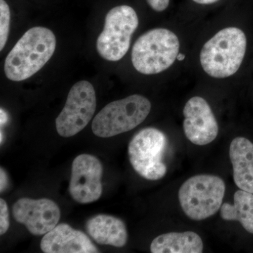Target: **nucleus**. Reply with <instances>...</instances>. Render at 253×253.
<instances>
[{
  "instance_id": "17",
  "label": "nucleus",
  "mask_w": 253,
  "mask_h": 253,
  "mask_svg": "<svg viewBox=\"0 0 253 253\" xmlns=\"http://www.w3.org/2000/svg\"><path fill=\"white\" fill-rule=\"evenodd\" d=\"M10 9L4 0H0V50L4 49L9 37Z\"/></svg>"
},
{
  "instance_id": "22",
  "label": "nucleus",
  "mask_w": 253,
  "mask_h": 253,
  "mask_svg": "<svg viewBox=\"0 0 253 253\" xmlns=\"http://www.w3.org/2000/svg\"><path fill=\"white\" fill-rule=\"evenodd\" d=\"M0 113H1V121H1V126H2V125H4L5 123L7 122L8 116L6 113L2 109H1Z\"/></svg>"
},
{
  "instance_id": "6",
  "label": "nucleus",
  "mask_w": 253,
  "mask_h": 253,
  "mask_svg": "<svg viewBox=\"0 0 253 253\" xmlns=\"http://www.w3.org/2000/svg\"><path fill=\"white\" fill-rule=\"evenodd\" d=\"M168 139L162 131L154 127L141 129L133 136L128 146V156L133 169L148 180L162 179L168 168L163 158Z\"/></svg>"
},
{
  "instance_id": "14",
  "label": "nucleus",
  "mask_w": 253,
  "mask_h": 253,
  "mask_svg": "<svg viewBox=\"0 0 253 253\" xmlns=\"http://www.w3.org/2000/svg\"><path fill=\"white\" fill-rule=\"evenodd\" d=\"M89 235L101 245L122 248L127 242L128 234L124 221L107 214L91 217L86 224Z\"/></svg>"
},
{
  "instance_id": "21",
  "label": "nucleus",
  "mask_w": 253,
  "mask_h": 253,
  "mask_svg": "<svg viewBox=\"0 0 253 253\" xmlns=\"http://www.w3.org/2000/svg\"><path fill=\"white\" fill-rule=\"evenodd\" d=\"M193 1L200 4H211L219 1V0H193Z\"/></svg>"
},
{
  "instance_id": "4",
  "label": "nucleus",
  "mask_w": 253,
  "mask_h": 253,
  "mask_svg": "<svg viewBox=\"0 0 253 253\" xmlns=\"http://www.w3.org/2000/svg\"><path fill=\"white\" fill-rule=\"evenodd\" d=\"M225 183L219 176L199 174L183 183L178 192L181 209L190 219L204 220L220 210Z\"/></svg>"
},
{
  "instance_id": "13",
  "label": "nucleus",
  "mask_w": 253,
  "mask_h": 253,
  "mask_svg": "<svg viewBox=\"0 0 253 253\" xmlns=\"http://www.w3.org/2000/svg\"><path fill=\"white\" fill-rule=\"evenodd\" d=\"M229 158L236 185L253 194V143L246 138H234L229 147Z\"/></svg>"
},
{
  "instance_id": "9",
  "label": "nucleus",
  "mask_w": 253,
  "mask_h": 253,
  "mask_svg": "<svg viewBox=\"0 0 253 253\" xmlns=\"http://www.w3.org/2000/svg\"><path fill=\"white\" fill-rule=\"evenodd\" d=\"M103 172L102 164L92 155L81 154L75 158L68 188L73 199L81 204L98 201L103 192Z\"/></svg>"
},
{
  "instance_id": "15",
  "label": "nucleus",
  "mask_w": 253,
  "mask_h": 253,
  "mask_svg": "<svg viewBox=\"0 0 253 253\" xmlns=\"http://www.w3.org/2000/svg\"><path fill=\"white\" fill-rule=\"evenodd\" d=\"M150 251L152 253H201L204 243L199 234L193 231L168 233L154 239Z\"/></svg>"
},
{
  "instance_id": "11",
  "label": "nucleus",
  "mask_w": 253,
  "mask_h": 253,
  "mask_svg": "<svg viewBox=\"0 0 253 253\" xmlns=\"http://www.w3.org/2000/svg\"><path fill=\"white\" fill-rule=\"evenodd\" d=\"M184 134L198 146L211 144L217 138L219 126L211 106L204 98L194 96L186 102L184 110Z\"/></svg>"
},
{
  "instance_id": "12",
  "label": "nucleus",
  "mask_w": 253,
  "mask_h": 253,
  "mask_svg": "<svg viewBox=\"0 0 253 253\" xmlns=\"http://www.w3.org/2000/svg\"><path fill=\"white\" fill-rule=\"evenodd\" d=\"M41 248L45 253H97V248L83 231L60 224L44 234Z\"/></svg>"
},
{
  "instance_id": "3",
  "label": "nucleus",
  "mask_w": 253,
  "mask_h": 253,
  "mask_svg": "<svg viewBox=\"0 0 253 253\" xmlns=\"http://www.w3.org/2000/svg\"><path fill=\"white\" fill-rule=\"evenodd\" d=\"M179 54L177 36L166 28H156L146 32L134 43L131 62L141 74H158L170 67Z\"/></svg>"
},
{
  "instance_id": "2",
  "label": "nucleus",
  "mask_w": 253,
  "mask_h": 253,
  "mask_svg": "<svg viewBox=\"0 0 253 253\" xmlns=\"http://www.w3.org/2000/svg\"><path fill=\"white\" fill-rule=\"evenodd\" d=\"M246 46V35L239 28L221 30L203 46L200 54L201 66L211 77H230L239 71Z\"/></svg>"
},
{
  "instance_id": "1",
  "label": "nucleus",
  "mask_w": 253,
  "mask_h": 253,
  "mask_svg": "<svg viewBox=\"0 0 253 253\" xmlns=\"http://www.w3.org/2000/svg\"><path fill=\"white\" fill-rule=\"evenodd\" d=\"M56 46V37L51 30L41 26L28 30L5 59L6 78L20 82L34 76L51 59Z\"/></svg>"
},
{
  "instance_id": "20",
  "label": "nucleus",
  "mask_w": 253,
  "mask_h": 253,
  "mask_svg": "<svg viewBox=\"0 0 253 253\" xmlns=\"http://www.w3.org/2000/svg\"><path fill=\"white\" fill-rule=\"evenodd\" d=\"M9 179L6 174V171L3 169V168H0V191L2 193L8 186Z\"/></svg>"
},
{
  "instance_id": "5",
  "label": "nucleus",
  "mask_w": 253,
  "mask_h": 253,
  "mask_svg": "<svg viewBox=\"0 0 253 253\" xmlns=\"http://www.w3.org/2000/svg\"><path fill=\"white\" fill-rule=\"evenodd\" d=\"M149 100L139 94L113 101L94 118L91 129L95 135L109 138L134 129L145 121L151 111Z\"/></svg>"
},
{
  "instance_id": "7",
  "label": "nucleus",
  "mask_w": 253,
  "mask_h": 253,
  "mask_svg": "<svg viewBox=\"0 0 253 253\" xmlns=\"http://www.w3.org/2000/svg\"><path fill=\"white\" fill-rule=\"evenodd\" d=\"M138 26L139 18L131 6L122 5L110 10L96 42L100 56L109 61L122 59L129 49L131 36Z\"/></svg>"
},
{
  "instance_id": "18",
  "label": "nucleus",
  "mask_w": 253,
  "mask_h": 253,
  "mask_svg": "<svg viewBox=\"0 0 253 253\" xmlns=\"http://www.w3.org/2000/svg\"><path fill=\"white\" fill-rule=\"evenodd\" d=\"M10 226L9 209L4 199H0V235H3Z\"/></svg>"
},
{
  "instance_id": "19",
  "label": "nucleus",
  "mask_w": 253,
  "mask_h": 253,
  "mask_svg": "<svg viewBox=\"0 0 253 253\" xmlns=\"http://www.w3.org/2000/svg\"><path fill=\"white\" fill-rule=\"evenodd\" d=\"M149 6L158 12L165 11L169 4V0H146Z\"/></svg>"
},
{
  "instance_id": "8",
  "label": "nucleus",
  "mask_w": 253,
  "mask_h": 253,
  "mask_svg": "<svg viewBox=\"0 0 253 253\" xmlns=\"http://www.w3.org/2000/svg\"><path fill=\"white\" fill-rule=\"evenodd\" d=\"M96 108L94 86L86 81L78 82L68 93L66 104L56 118L58 134L66 138L77 134L90 122Z\"/></svg>"
},
{
  "instance_id": "23",
  "label": "nucleus",
  "mask_w": 253,
  "mask_h": 253,
  "mask_svg": "<svg viewBox=\"0 0 253 253\" xmlns=\"http://www.w3.org/2000/svg\"><path fill=\"white\" fill-rule=\"evenodd\" d=\"M184 59H185V55H184L182 54H178V56H177L178 61H183V60H184Z\"/></svg>"
},
{
  "instance_id": "16",
  "label": "nucleus",
  "mask_w": 253,
  "mask_h": 253,
  "mask_svg": "<svg viewBox=\"0 0 253 253\" xmlns=\"http://www.w3.org/2000/svg\"><path fill=\"white\" fill-rule=\"evenodd\" d=\"M220 216L224 220L238 221L253 234V194L239 189L234 196V204L221 205Z\"/></svg>"
},
{
  "instance_id": "10",
  "label": "nucleus",
  "mask_w": 253,
  "mask_h": 253,
  "mask_svg": "<svg viewBox=\"0 0 253 253\" xmlns=\"http://www.w3.org/2000/svg\"><path fill=\"white\" fill-rule=\"evenodd\" d=\"M12 214L17 222L35 236L44 235L52 230L61 217L58 205L48 199L18 200L13 206Z\"/></svg>"
}]
</instances>
